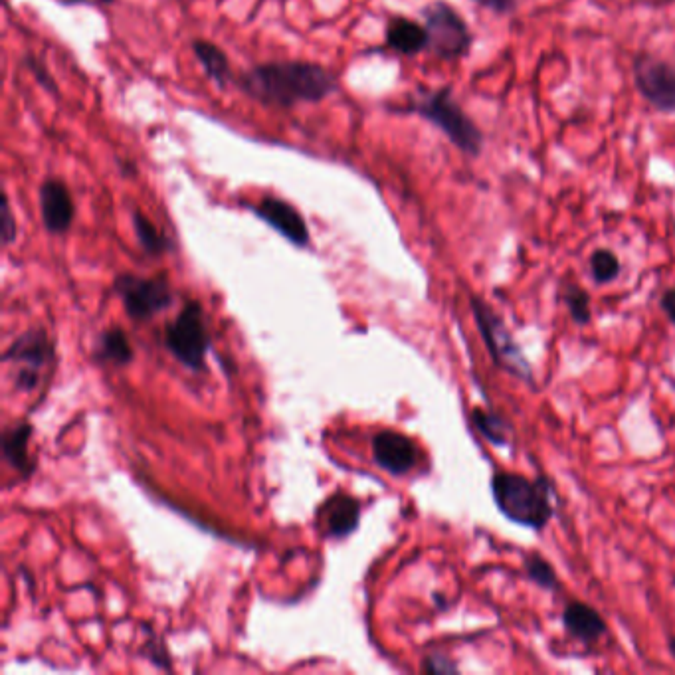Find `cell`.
Returning <instances> with one entry per match:
<instances>
[{"mask_svg":"<svg viewBox=\"0 0 675 675\" xmlns=\"http://www.w3.org/2000/svg\"><path fill=\"white\" fill-rule=\"evenodd\" d=\"M240 90L270 107L317 103L337 88L335 76L313 62H268L240 76Z\"/></svg>","mask_w":675,"mask_h":675,"instance_id":"cell-1","label":"cell"},{"mask_svg":"<svg viewBox=\"0 0 675 675\" xmlns=\"http://www.w3.org/2000/svg\"><path fill=\"white\" fill-rule=\"evenodd\" d=\"M497 509L513 523L541 531L553 517V485L547 478L497 472L491 480Z\"/></svg>","mask_w":675,"mask_h":675,"instance_id":"cell-2","label":"cell"},{"mask_svg":"<svg viewBox=\"0 0 675 675\" xmlns=\"http://www.w3.org/2000/svg\"><path fill=\"white\" fill-rule=\"evenodd\" d=\"M410 109L434 123L464 153L478 155L482 151L483 137L480 129L460 109L450 90H438L416 97L410 103Z\"/></svg>","mask_w":675,"mask_h":675,"instance_id":"cell-3","label":"cell"},{"mask_svg":"<svg viewBox=\"0 0 675 675\" xmlns=\"http://www.w3.org/2000/svg\"><path fill=\"white\" fill-rule=\"evenodd\" d=\"M165 343L169 351L189 369L204 371V357L210 347V335L204 311L198 301H187L177 319L167 327Z\"/></svg>","mask_w":675,"mask_h":675,"instance_id":"cell-4","label":"cell"},{"mask_svg":"<svg viewBox=\"0 0 675 675\" xmlns=\"http://www.w3.org/2000/svg\"><path fill=\"white\" fill-rule=\"evenodd\" d=\"M428 32V48L442 60H458L468 54L472 34L462 16L446 2H432L422 10Z\"/></svg>","mask_w":675,"mask_h":675,"instance_id":"cell-5","label":"cell"},{"mask_svg":"<svg viewBox=\"0 0 675 675\" xmlns=\"http://www.w3.org/2000/svg\"><path fill=\"white\" fill-rule=\"evenodd\" d=\"M472 309H474L476 321H478L480 331H482L483 341H485L493 361L501 369L509 371L513 377H519V379L531 383V367L525 361V355L521 353L519 345L513 341L511 333L503 325L501 317H497L491 311V307L478 297L472 299Z\"/></svg>","mask_w":675,"mask_h":675,"instance_id":"cell-6","label":"cell"},{"mask_svg":"<svg viewBox=\"0 0 675 675\" xmlns=\"http://www.w3.org/2000/svg\"><path fill=\"white\" fill-rule=\"evenodd\" d=\"M54 345L44 329H30L20 335L4 353V363L18 365L14 386L18 390H34L40 383L42 369L52 361Z\"/></svg>","mask_w":675,"mask_h":675,"instance_id":"cell-7","label":"cell"},{"mask_svg":"<svg viewBox=\"0 0 675 675\" xmlns=\"http://www.w3.org/2000/svg\"><path fill=\"white\" fill-rule=\"evenodd\" d=\"M113 291L123 301L129 317L145 321L173 303V290L165 278H137L131 274L119 276Z\"/></svg>","mask_w":675,"mask_h":675,"instance_id":"cell-8","label":"cell"},{"mask_svg":"<svg viewBox=\"0 0 675 675\" xmlns=\"http://www.w3.org/2000/svg\"><path fill=\"white\" fill-rule=\"evenodd\" d=\"M634 78L640 94L660 111H675V66L642 56L634 66Z\"/></svg>","mask_w":675,"mask_h":675,"instance_id":"cell-9","label":"cell"},{"mask_svg":"<svg viewBox=\"0 0 675 675\" xmlns=\"http://www.w3.org/2000/svg\"><path fill=\"white\" fill-rule=\"evenodd\" d=\"M252 212L286 240H290L293 246L305 248L309 244L307 222L288 200H282L278 196H264L256 206H252Z\"/></svg>","mask_w":675,"mask_h":675,"instance_id":"cell-10","label":"cell"},{"mask_svg":"<svg viewBox=\"0 0 675 675\" xmlns=\"http://www.w3.org/2000/svg\"><path fill=\"white\" fill-rule=\"evenodd\" d=\"M42 222L50 234H64L76 218V204L66 183L60 179H46L40 187Z\"/></svg>","mask_w":675,"mask_h":675,"instance_id":"cell-11","label":"cell"},{"mask_svg":"<svg viewBox=\"0 0 675 675\" xmlns=\"http://www.w3.org/2000/svg\"><path fill=\"white\" fill-rule=\"evenodd\" d=\"M375 462L388 474L402 476L410 472L418 462L416 444L404 434L385 430L373 438Z\"/></svg>","mask_w":675,"mask_h":675,"instance_id":"cell-12","label":"cell"},{"mask_svg":"<svg viewBox=\"0 0 675 675\" xmlns=\"http://www.w3.org/2000/svg\"><path fill=\"white\" fill-rule=\"evenodd\" d=\"M563 624L571 636H575L584 644L598 642L606 632V620L588 604L584 602H569L563 610Z\"/></svg>","mask_w":675,"mask_h":675,"instance_id":"cell-13","label":"cell"},{"mask_svg":"<svg viewBox=\"0 0 675 675\" xmlns=\"http://www.w3.org/2000/svg\"><path fill=\"white\" fill-rule=\"evenodd\" d=\"M386 44L400 54L412 56L428 48V32L426 26H420L414 20L396 16L388 22L386 28Z\"/></svg>","mask_w":675,"mask_h":675,"instance_id":"cell-14","label":"cell"},{"mask_svg":"<svg viewBox=\"0 0 675 675\" xmlns=\"http://www.w3.org/2000/svg\"><path fill=\"white\" fill-rule=\"evenodd\" d=\"M30 434L32 428L30 424H14L10 428L4 430L2 434V452H4V460L20 474L30 476L32 470V462L28 458V442H30Z\"/></svg>","mask_w":675,"mask_h":675,"instance_id":"cell-15","label":"cell"},{"mask_svg":"<svg viewBox=\"0 0 675 675\" xmlns=\"http://www.w3.org/2000/svg\"><path fill=\"white\" fill-rule=\"evenodd\" d=\"M193 52L210 82H214L220 88H226L230 84L232 68L224 50H220L216 44L208 40H194Z\"/></svg>","mask_w":675,"mask_h":675,"instance_id":"cell-16","label":"cell"},{"mask_svg":"<svg viewBox=\"0 0 675 675\" xmlns=\"http://www.w3.org/2000/svg\"><path fill=\"white\" fill-rule=\"evenodd\" d=\"M359 517H361V505L353 497L337 495L327 503L325 521H327L329 533L335 537H345L353 533L359 525Z\"/></svg>","mask_w":675,"mask_h":675,"instance_id":"cell-17","label":"cell"},{"mask_svg":"<svg viewBox=\"0 0 675 675\" xmlns=\"http://www.w3.org/2000/svg\"><path fill=\"white\" fill-rule=\"evenodd\" d=\"M131 218H133V228H135L137 240L149 256H161V254H165L173 248L171 240L141 210H133Z\"/></svg>","mask_w":675,"mask_h":675,"instance_id":"cell-18","label":"cell"},{"mask_svg":"<svg viewBox=\"0 0 675 675\" xmlns=\"http://www.w3.org/2000/svg\"><path fill=\"white\" fill-rule=\"evenodd\" d=\"M97 357L113 365H127L133 359V349L123 329H107L97 341Z\"/></svg>","mask_w":675,"mask_h":675,"instance_id":"cell-19","label":"cell"},{"mask_svg":"<svg viewBox=\"0 0 675 675\" xmlns=\"http://www.w3.org/2000/svg\"><path fill=\"white\" fill-rule=\"evenodd\" d=\"M472 416V422L474 426L482 432L483 436L495 444V446H507L509 444V436H511V428L509 424L499 418L497 414L493 412H487V410H482V408H474L470 412Z\"/></svg>","mask_w":675,"mask_h":675,"instance_id":"cell-20","label":"cell"},{"mask_svg":"<svg viewBox=\"0 0 675 675\" xmlns=\"http://www.w3.org/2000/svg\"><path fill=\"white\" fill-rule=\"evenodd\" d=\"M525 573L527 577L539 584L541 588L547 590H557L559 588V579L555 569L551 567L549 561H545L539 553H531L525 557Z\"/></svg>","mask_w":675,"mask_h":675,"instance_id":"cell-21","label":"cell"},{"mask_svg":"<svg viewBox=\"0 0 675 675\" xmlns=\"http://www.w3.org/2000/svg\"><path fill=\"white\" fill-rule=\"evenodd\" d=\"M590 272L598 284H608L618 278L620 262L610 250H596L590 258Z\"/></svg>","mask_w":675,"mask_h":675,"instance_id":"cell-22","label":"cell"},{"mask_svg":"<svg viewBox=\"0 0 675 675\" xmlns=\"http://www.w3.org/2000/svg\"><path fill=\"white\" fill-rule=\"evenodd\" d=\"M563 299H565V303H567V307H569L575 323L586 325L590 321V317H592V313H590V297L580 286L567 284L565 290H563Z\"/></svg>","mask_w":675,"mask_h":675,"instance_id":"cell-23","label":"cell"},{"mask_svg":"<svg viewBox=\"0 0 675 675\" xmlns=\"http://www.w3.org/2000/svg\"><path fill=\"white\" fill-rule=\"evenodd\" d=\"M24 64H26V68L32 72V76L36 78V82L46 90V92H50V94H58V86H56V80L52 78V74L48 72V68L38 60V58H34V56H26V60H24Z\"/></svg>","mask_w":675,"mask_h":675,"instance_id":"cell-24","label":"cell"},{"mask_svg":"<svg viewBox=\"0 0 675 675\" xmlns=\"http://www.w3.org/2000/svg\"><path fill=\"white\" fill-rule=\"evenodd\" d=\"M0 222H2V226H0L2 244L8 246L16 240V220L12 216V208H10V202H8L6 194L2 196V218H0Z\"/></svg>","mask_w":675,"mask_h":675,"instance_id":"cell-25","label":"cell"},{"mask_svg":"<svg viewBox=\"0 0 675 675\" xmlns=\"http://www.w3.org/2000/svg\"><path fill=\"white\" fill-rule=\"evenodd\" d=\"M424 672H430V674H456L458 666L454 662L442 658V656H430L424 662Z\"/></svg>","mask_w":675,"mask_h":675,"instance_id":"cell-26","label":"cell"},{"mask_svg":"<svg viewBox=\"0 0 675 675\" xmlns=\"http://www.w3.org/2000/svg\"><path fill=\"white\" fill-rule=\"evenodd\" d=\"M478 4H482L485 8L493 10V12H509L513 8V0H474Z\"/></svg>","mask_w":675,"mask_h":675,"instance_id":"cell-27","label":"cell"},{"mask_svg":"<svg viewBox=\"0 0 675 675\" xmlns=\"http://www.w3.org/2000/svg\"><path fill=\"white\" fill-rule=\"evenodd\" d=\"M662 309L666 311L668 319L675 325V290H668L662 295Z\"/></svg>","mask_w":675,"mask_h":675,"instance_id":"cell-28","label":"cell"},{"mask_svg":"<svg viewBox=\"0 0 675 675\" xmlns=\"http://www.w3.org/2000/svg\"><path fill=\"white\" fill-rule=\"evenodd\" d=\"M670 652H672V656L675 658V638H670Z\"/></svg>","mask_w":675,"mask_h":675,"instance_id":"cell-29","label":"cell"},{"mask_svg":"<svg viewBox=\"0 0 675 675\" xmlns=\"http://www.w3.org/2000/svg\"><path fill=\"white\" fill-rule=\"evenodd\" d=\"M101 4H111V2H115V0H99Z\"/></svg>","mask_w":675,"mask_h":675,"instance_id":"cell-30","label":"cell"},{"mask_svg":"<svg viewBox=\"0 0 675 675\" xmlns=\"http://www.w3.org/2000/svg\"><path fill=\"white\" fill-rule=\"evenodd\" d=\"M674 234H675V224H674Z\"/></svg>","mask_w":675,"mask_h":675,"instance_id":"cell-31","label":"cell"}]
</instances>
